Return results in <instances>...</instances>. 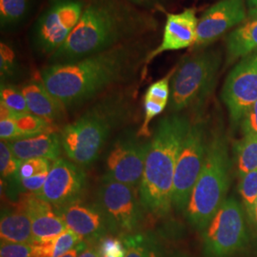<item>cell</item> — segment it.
<instances>
[{"mask_svg":"<svg viewBox=\"0 0 257 257\" xmlns=\"http://www.w3.org/2000/svg\"><path fill=\"white\" fill-rule=\"evenodd\" d=\"M150 52L148 42L140 38L73 62L48 64L41 81L66 109H73L126 80L145 63Z\"/></svg>","mask_w":257,"mask_h":257,"instance_id":"6da1fadb","label":"cell"},{"mask_svg":"<svg viewBox=\"0 0 257 257\" xmlns=\"http://www.w3.org/2000/svg\"><path fill=\"white\" fill-rule=\"evenodd\" d=\"M157 20L148 10L125 0H86L82 16L62 46L48 57L49 65L79 60L149 36Z\"/></svg>","mask_w":257,"mask_h":257,"instance_id":"7a4b0ae2","label":"cell"},{"mask_svg":"<svg viewBox=\"0 0 257 257\" xmlns=\"http://www.w3.org/2000/svg\"><path fill=\"white\" fill-rule=\"evenodd\" d=\"M191 122L183 114L167 115L159 120L150 140L138 191L145 210L156 218L165 217L173 208L175 167Z\"/></svg>","mask_w":257,"mask_h":257,"instance_id":"3957f363","label":"cell"},{"mask_svg":"<svg viewBox=\"0 0 257 257\" xmlns=\"http://www.w3.org/2000/svg\"><path fill=\"white\" fill-rule=\"evenodd\" d=\"M128 110V100L122 94H111L65 126L59 135L67 157L80 167L92 164L112 130L127 118Z\"/></svg>","mask_w":257,"mask_h":257,"instance_id":"277c9868","label":"cell"},{"mask_svg":"<svg viewBox=\"0 0 257 257\" xmlns=\"http://www.w3.org/2000/svg\"><path fill=\"white\" fill-rule=\"evenodd\" d=\"M230 159L225 137L215 132L208 142L207 155L193 188L186 215L194 228L205 230L227 199L230 187Z\"/></svg>","mask_w":257,"mask_h":257,"instance_id":"5b68a950","label":"cell"},{"mask_svg":"<svg viewBox=\"0 0 257 257\" xmlns=\"http://www.w3.org/2000/svg\"><path fill=\"white\" fill-rule=\"evenodd\" d=\"M222 63V54L216 49H204L183 59L171 80L169 110L179 113L198 108L213 90Z\"/></svg>","mask_w":257,"mask_h":257,"instance_id":"8992f818","label":"cell"},{"mask_svg":"<svg viewBox=\"0 0 257 257\" xmlns=\"http://www.w3.org/2000/svg\"><path fill=\"white\" fill-rule=\"evenodd\" d=\"M248 241L244 210L234 197L227 198L204 230V251L208 257H230Z\"/></svg>","mask_w":257,"mask_h":257,"instance_id":"52a82bcc","label":"cell"},{"mask_svg":"<svg viewBox=\"0 0 257 257\" xmlns=\"http://www.w3.org/2000/svg\"><path fill=\"white\" fill-rule=\"evenodd\" d=\"M208 142L203 120L192 121L175 167L173 207L177 211L185 212L188 207L193 188L202 171Z\"/></svg>","mask_w":257,"mask_h":257,"instance_id":"ba28073f","label":"cell"},{"mask_svg":"<svg viewBox=\"0 0 257 257\" xmlns=\"http://www.w3.org/2000/svg\"><path fill=\"white\" fill-rule=\"evenodd\" d=\"M96 203L106 214L115 233L138 231L146 212L138 188L102 177L96 193Z\"/></svg>","mask_w":257,"mask_h":257,"instance_id":"9c48e42d","label":"cell"},{"mask_svg":"<svg viewBox=\"0 0 257 257\" xmlns=\"http://www.w3.org/2000/svg\"><path fill=\"white\" fill-rule=\"evenodd\" d=\"M85 0H53L37 19L33 29V44L48 57L64 44L77 26Z\"/></svg>","mask_w":257,"mask_h":257,"instance_id":"30bf717a","label":"cell"},{"mask_svg":"<svg viewBox=\"0 0 257 257\" xmlns=\"http://www.w3.org/2000/svg\"><path fill=\"white\" fill-rule=\"evenodd\" d=\"M149 148L150 141H144L134 131L122 133L108 152L103 177L139 189Z\"/></svg>","mask_w":257,"mask_h":257,"instance_id":"8fae6325","label":"cell"},{"mask_svg":"<svg viewBox=\"0 0 257 257\" xmlns=\"http://www.w3.org/2000/svg\"><path fill=\"white\" fill-rule=\"evenodd\" d=\"M222 99L233 124L241 122L257 101V51L240 59L222 89Z\"/></svg>","mask_w":257,"mask_h":257,"instance_id":"7c38bea8","label":"cell"},{"mask_svg":"<svg viewBox=\"0 0 257 257\" xmlns=\"http://www.w3.org/2000/svg\"><path fill=\"white\" fill-rule=\"evenodd\" d=\"M87 184L80 166L63 158L53 161L42 191L37 195L55 209L79 200Z\"/></svg>","mask_w":257,"mask_h":257,"instance_id":"4fadbf2b","label":"cell"},{"mask_svg":"<svg viewBox=\"0 0 257 257\" xmlns=\"http://www.w3.org/2000/svg\"><path fill=\"white\" fill-rule=\"evenodd\" d=\"M248 18L246 0H219L198 19L197 37L193 49L201 50L225 36Z\"/></svg>","mask_w":257,"mask_h":257,"instance_id":"5bb4252c","label":"cell"},{"mask_svg":"<svg viewBox=\"0 0 257 257\" xmlns=\"http://www.w3.org/2000/svg\"><path fill=\"white\" fill-rule=\"evenodd\" d=\"M67 230H72L83 241L99 242L109 233H115L110 220L97 203H70L56 209Z\"/></svg>","mask_w":257,"mask_h":257,"instance_id":"9a60e30c","label":"cell"},{"mask_svg":"<svg viewBox=\"0 0 257 257\" xmlns=\"http://www.w3.org/2000/svg\"><path fill=\"white\" fill-rule=\"evenodd\" d=\"M197 23L198 19L194 9L184 10L178 14H167L161 42L148 54L145 66L166 52L194 46L197 37Z\"/></svg>","mask_w":257,"mask_h":257,"instance_id":"2e32d148","label":"cell"},{"mask_svg":"<svg viewBox=\"0 0 257 257\" xmlns=\"http://www.w3.org/2000/svg\"><path fill=\"white\" fill-rule=\"evenodd\" d=\"M17 207L30 215L36 244L55 238L67 230L64 221L54 211V207L36 193H23Z\"/></svg>","mask_w":257,"mask_h":257,"instance_id":"e0dca14e","label":"cell"},{"mask_svg":"<svg viewBox=\"0 0 257 257\" xmlns=\"http://www.w3.org/2000/svg\"><path fill=\"white\" fill-rule=\"evenodd\" d=\"M15 157L20 161L44 158L54 161L61 153V138L56 133H46L29 138L6 141Z\"/></svg>","mask_w":257,"mask_h":257,"instance_id":"ac0fdd59","label":"cell"},{"mask_svg":"<svg viewBox=\"0 0 257 257\" xmlns=\"http://www.w3.org/2000/svg\"><path fill=\"white\" fill-rule=\"evenodd\" d=\"M125 257H188L167 245L164 238L153 230L122 234Z\"/></svg>","mask_w":257,"mask_h":257,"instance_id":"d6986e66","label":"cell"},{"mask_svg":"<svg viewBox=\"0 0 257 257\" xmlns=\"http://www.w3.org/2000/svg\"><path fill=\"white\" fill-rule=\"evenodd\" d=\"M31 113L54 124L64 116L62 103L47 90L42 81L32 80L21 88Z\"/></svg>","mask_w":257,"mask_h":257,"instance_id":"ffe728a7","label":"cell"},{"mask_svg":"<svg viewBox=\"0 0 257 257\" xmlns=\"http://www.w3.org/2000/svg\"><path fill=\"white\" fill-rule=\"evenodd\" d=\"M0 237L1 242L36 244L30 215L18 207L15 210H3L0 220Z\"/></svg>","mask_w":257,"mask_h":257,"instance_id":"44dd1931","label":"cell"},{"mask_svg":"<svg viewBox=\"0 0 257 257\" xmlns=\"http://www.w3.org/2000/svg\"><path fill=\"white\" fill-rule=\"evenodd\" d=\"M227 60L231 63L257 51V17L235 28L226 38Z\"/></svg>","mask_w":257,"mask_h":257,"instance_id":"7402d4cb","label":"cell"},{"mask_svg":"<svg viewBox=\"0 0 257 257\" xmlns=\"http://www.w3.org/2000/svg\"><path fill=\"white\" fill-rule=\"evenodd\" d=\"M82 242L77 234L67 230L55 238L37 244V257L63 256Z\"/></svg>","mask_w":257,"mask_h":257,"instance_id":"603a6c76","label":"cell"},{"mask_svg":"<svg viewBox=\"0 0 257 257\" xmlns=\"http://www.w3.org/2000/svg\"><path fill=\"white\" fill-rule=\"evenodd\" d=\"M243 135L244 137L236 146L239 177L257 169V136L252 134Z\"/></svg>","mask_w":257,"mask_h":257,"instance_id":"cb8c5ba5","label":"cell"},{"mask_svg":"<svg viewBox=\"0 0 257 257\" xmlns=\"http://www.w3.org/2000/svg\"><path fill=\"white\" fill-rule=\"evenodd\" d=\"M31 0H0V24L2 29L16 27L26 19Z\"/></svg>","mask_w":257,"mask_h":257,"instance_id":"d4e9b609","label":"cell"},{"mask_svg":"<svg viewBox=\"0 0 257 257\" xmlns=\"http://www.w3.org/2000/svg\"><path fill=\"white\" fill-rule=\"evenodd\" d=\"M0 105L6 107L13 113V118L31 113L22 90L12 83H1Z\"/></svg>","mask_w":257,"mask_h":257,"instance_id":"484cf974","label":"cell"},{"mask_svg":"<svg viewBox=\"0 0 257 257\" xmlns=\"http://www.w3.org/2000/svg\"><path fill=\"white\" fill-rule=\"evenodd\" d=\"M240 178L239 193L250 222L255 223V206L257 201V169Z\"/></svg>","mask_w":257,"mask_h":257,"instance_id":"4316f807","label":"cell"},{"mask_svg":"<svg viewBox=\"0 0 257 257\" xmlns=\"http://www.w3.org/2000/svg\"><path fill=\"white\" fill-rule=\"evenodd\" d=\"M17 127L22 138H29L46 133H55L52 123L40 118L33 113L19 115L15 118Z\"/></svg>","mask_w":257,"mask_h":257,"instance_id":"83f0119b","label":"cell"},{"mask_svg":"<svg viewBox=\"0 0 257 257\" xmlns=\"http://www.w3.org/2000/svg\"><path fill=\"white\" fill-rule=\"evenodd\" d=\"M19 72V62L14 48L7 42L0 44L1 83H9Z\"/></svg>","mask_w":257,"mask_h":257,"instance_id":"f1b7e54d","label":"cell"},{"mask_svg":"<svg viewBox=\"0 0 257 257\" xmlns=\"http://www.w3.org/2000/svg\"><path fill=\"white\" fill-rule=\"evenodd\" d=\"M20 161L13 155L6 141L0 143V173L1 179L11 182L19 174Z\"/></svg>","mask_w":257,"mask_h":257,"instance_id":"f546056e","label":"cell"},{"mask_svg":"<svg viewBox=\"0 0 257 257\" xmlns=\"http://www.w3.org/2000/svg\"><path fill=\"white\" fill-rule=\"evenodd\" d=\"M144 120L141 128L138 131V136L139 138H150V130L149 125L152 122V120L162 113L167 107V103L157 101L156 99H153L151 97H148L144 95Z\"/></svg>","mask_w":257,"mask_h":257,"instance_id":"4dcf8cb0","label":"cell"},{"mask_svg":"<svg viewBox=\"0 0 257 257\" xmlns=\"http://www.w3.org/2000/svg\"><path fill=\"white\" fill-rule=\"evenodd\" d=\"M174 73H175V68L167 74L165 77L151 84L145 92V96L156 99L157 101L164 102L169 104L170 95H171V80Z\"/></svg>","mask_w":257,"mask_h":257,"instance_id":"1f68e13d","label":"cell"},{"mask_svg":"<svg viewBox=\"0 0 257 257\" xmlns=\"http://www.w3.org/2000/svg\"><path fill=\"white\" fill-rule=\"evenodd\" d=\"M52 160L44 158H36L30 159L23 162H20L19 174L17 177L27 178L35 175H40L43 173H49L53 162Z\"/></svg>","mask_w":257,"mask_h":257,"instance_id":"d6a6232c","label":"cell"},{"mask_svg":"<svg viewBox=\"0 0 257 257\" xmlns=\"http://www.w3.org/2000/svg\"><path fill=\"white\" fill-rule=\"evenodd\" d=\"M0 257H37V244L1 242Z\"/></svg>","mask_w":257,"mask_h":257,"instance_id":"836d02e7","label":"cell"},{"mask_svg":"<svg viewBox=\"0 0 257 257\" xmlns=\"http://www.w3.org/2000/svg\"><path fill=\"white\" fill-rule=\"evenodd\" d=\"M49 173H43L40 175H35L27 178L16 177L11 183L14 184L17 188V191L23 193H40L46 182L47 176Z\"/></svg>","mask_w":257,"mask_h":257,"instance_id":"e575fe53","label":"cell"},{"mask_svg":"<svg viewBox=\"0 0 257 257\" xmlns=\"http://www.w3.org/2000/svg\"><path fill=\"white\" fill-rule=\"evenodd\" d=\"M102 255L114 257H125L126 248L121 239L106 236L99 242Z\"/></svg>","mask_w":257,"mask_h":257,"instance_id":"d590c367","label":"cell"},{"mask_svg":"<svg viewBox=\"0 0 257 257\" xmlns=\"http://www.w3.org/2000/svg\"><path fill=\"white\" fill-rule=\"evenodd\" d=\"M240 123L243 134L257 136V101L248 109Z\"/></svg>","mask_w":257,"mask_h":257,"instance_id":"8d00e7d4","label":"cell"},{"mask_svg":"<svg viewBox=\"0 0 257 257\" xmlns=\"http://www.w3.org/2000/svg\"><path fill=\"white\" fill-rule=\"evenodd\" d=\"M0 138L2 141H10L22 138L15 119H0Z\"/></svg>","mask_w":257,"mask_h":257,"instance_id":"74e56055","label":"cell"},{"mask_svg":"<svg viewBox=\"0 0 257 257\" xmlns=\"http://www.w3.org/2000/svg\"><path fill=\"white\" fill-rule=\"evenodd\" d=\"M99 242L87 243L86 247L79 252L77 257H102Z\"/></svg>","mask_w":257,"mask_h":257,"instance_id":"f35d334b","label":"cell"},{"mask_svg":"<svg viewBox=\"0 0 257 257\" xmlns=\"http://www.w3.org/2000/svg\"><path fill=\"white\" fill-rule=\"evenodd\" d=\"M130 3L140 7L142 9L148 10L154 6H156L159 0H125Z\"/></svg>","mask_w":257,"mask_h":257,"instance_id":"ab89813d","label":"cell"},{"mask_svg":"<svg viewBox=\"0 0 257 257\" xmlns=\"http://www.w3.org/2000/svg\"><path fill=\"white\" fill-rule=\"evenodd\" d=\"M87 243L88 242H86V241H83L81 244H79L76 248H74V249H72L71 251H69V252H67L66 254H64L63 256L61 257H77L78 256V254H79V252L82 250L83 248L86 247V245H87Z\"/></svg>","mask_w":257,"mask_h":257,"instance_id":"60d3db41","label":"cell"},{"mask_svg":"<svg viewBox=\"0 0 257 257\" xmlns=\"http://www.w3.org/2000/svg\"><path fill=\"white\" fill-rule=\"evenodd\" d=\"M248 13L251 15L250 18L257 17V0H246Z\"/></svg>","mask_w":257,"mask_h":257,"instance_id":"b9f144b4","label":"cell"},{"mask_svg":"<svg viewBox=\"0 0 257 257\" xmlns=\"http://www.w3.org/2000/svg\"><path fill=\"white\" fill-rule=\"evenodd\" d=\"M255 224H256L257 226V201L256 206H255Z\"/></svg>","mask_w":257,"mask_h":257,"instance_id":"7bdbcfd3","label":"cell"},{"mask_svg":"<svg viewBox=\"0 0 257 257\" xmlns=\"http://www.w3.org/2000/svg\"><path fill=\"white\" fill-rule=\"evenodd\" d=\"M102 257H114V256H110V255H102Z\"/></svg>","mask_w":257,"mask_h":257,"instance_id":"ee69618b","label":"cell"}]
</instances>
